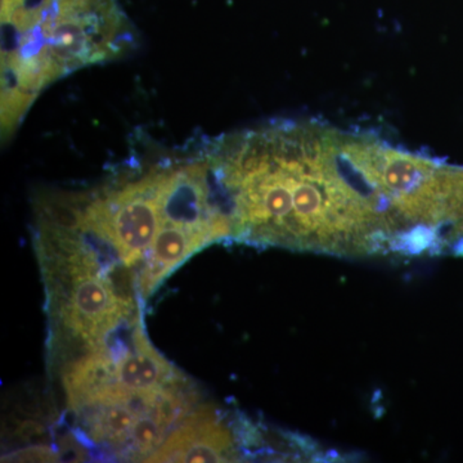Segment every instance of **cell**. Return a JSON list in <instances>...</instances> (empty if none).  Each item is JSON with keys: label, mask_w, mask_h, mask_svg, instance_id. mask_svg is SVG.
Segmentation results:
<instances>
[{"label": "cell", "mask_w": 463, "mask_h": 463, "mask_svg": "<svg viewBox=\"0 0 463 463\" xmlns=\"http://www.w3.org/2000/svg\"><path fill=\"white\" fill-rule=\"evenodd\" d=\"M203 149L231 239L340 255L402 254L411 239L377 137L274 120Z\"/></svg>", "instance_id": "6da1fadb"}, {"label": "cell", "mask_w": 463, "mask_h": 463, "mask_svg": "<svg viewBox=\"0 0 463 463\" xmlns=\"http://www.w3.org/2000/svg\"><path fill=\"white\" fill-rule=\"evenodd\" d=\"M0 11L3 141L52 84L127 56L138 44L118 0H0Z\"/></svg>", "instance_id": "7a4b0ae2"}, {"label": "cell", "mask_w": 463, "mask_h": 463, "mask_svg": "<svg viewBox=\"0 0 463 463\" xmlns=\"http://www.w3.org/2000/svg\"><path fill=\"white\" fill-rule=\"evenodd\" d=\"M237 457L230 429L206 407L192 414L145 462H231Z\"/></svg>", "instance_id": "3957f363"}, {"label": "cell", "mask_w": 463, "mask_h": 463, "mask_svg": "<svg viewBox=\"0 0 463 463\" xmlns=\"http://www.w3.org/2000/svg\"><path fill=\"white\" fill-rule=\"evenodd\" d=\"M178 373L149 344L142 327L133 334V349L115 364V383L134 394H148L175 385Z\"/></svg>", "instance_id": "277c9868"}, {"label": "cell", "mask_w": 463, "mask_h": 463, "mask_svg": "<svg viewBox=\"0 0 463 463\" xmlns=\"http://www.w3.org/2000/svg\"><path fill=\"white\" fill-rule=\"evenodd\" d=\"M215 242L206 232L182 225L167 224L158 233L148 255V263L142 270L141 292L147 298L167 274L172 273L194 252Z\"/></svg>", "instance_id": "5b68a950"}, {"label": "cell", "mask_w": 463, "mask_h": 463, "mask_svg": "<svg viewBox=\"0 0 463 463\" xmlns=\"http://www.w3.org/2000/svg\"><path fill=\"white\" fill-rule=\"evenodd\" d=\"M8 457H14V461L17 462H54L58 459L56 453L48 447L27 448Z\"/></svg>", "instance_id": "8992f818"}, {"label": "cell", "mask_w": 463, "mask_h": 463, "mask_svg": "<svg viewBox=\"0 0 463 463\" xmlns=\"http://www.w3.org/2000/svg\"><path fill=\"white\" fill-rule=\"evenodd\" d=\"M457 252H458L459 255H463V241L457 246Z\"/></svg>", "instance_id": "52a82bcc"}]
</instances>
